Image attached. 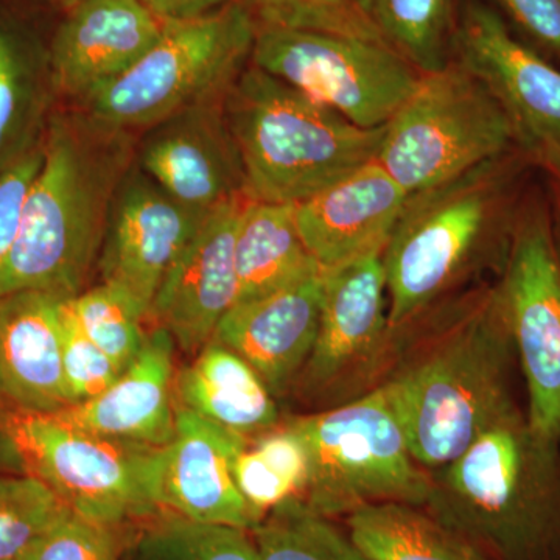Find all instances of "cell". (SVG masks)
Listing matches in <instances>:
<instances>
[{
	"label": "cell",
	"mask_w": 560,
	"mask_h": 560,
	"mask_svg": "<svg viewBox=\"0 0 560 560\" xmlns=\"http://www.w3.org/2000/svg\"><path fill=\"white\" fill-rule=\"evenodd\" d=\"M537 171L522 147L408 197L383 249L390 330L399 334L475 272H501Z\"/></svg>",
	"instance_id": "obj_1"
},
{
	"label": "cell",
	"mask_w": 560,
	"mask_h": 560,
	"mask_svg": "<svg viewBox=\"0 0 560 560\" xmlns=\"http://www.w3.org/2000/svg\"><path fill=\"white\" fill-rule=\"evenodd\" d=\"M136 143L135 132L106 127L77 106L51 110L0 298L83 291L101 257L114 195L135 164Z\"/></svg>",
	"instance_id": "obj_2"
},
{
	"label": "cell",
	"mask_w": 560,
	"mask_h": 560,
	"mask_svg": "<svg viewBox=\"0 0 560 560\" xmlns=\"http://www.w3.org/2000/svg\"><path fill=\"white\" fill-rule=\"evenodd\" d=\"M429 349L381 388L427 471L463 455L511 410L514 341L497 283L455 302Z\"/></svg>",
	"instance_id": "obj_3"
},
{
	"label": "cell",
	"mask_w": 560,
	"mask_h": 560,
	"mask_svg": "<svg viewBox=\"0 0 560 560\" xmlns=\"http://www.w3.org/2000/svg\"><path fill=\"white\" fill-rule=\"evenodd\" d=\"M427 510L492 560L560 559V444L514 405L447 466Z\"/></svg>",
	"instance_id": "obj_4"
},
{
	"label": "cell",
	"mask_w": 560,
	"mask_h": 560,
	"mask_svg": "<svg viewBox=\"0 0 560 560\" xmlns=\"http://www.w3.org/2000/svg\"><path fill=\"white\" fill-rule=\"evenodd\" d=\"M250 200L298 202L377 158L386 127L364 130L254 65L223 102Z\"/></svg>",
	"instance_id": "obj_5"
},
{
	"label": "cell",
	"mask_w": 560,
	"mask_h": 560,
	"mask_svg": "<svg viewBox=\"0 0 560 560\" xmlns=\"http://www.w3.org/2000/svg\"><path fill=\"white\" fill-rule=\"evenodd\" d=\"M256 35L242 2L164 24L161 38L130 70L73 106L106 127L140 135L191 106L223 98L249 65Z\"/></svg>",
	"instance_id": "obj_6"
},
{
	"label": "cell",
	"mask_w": 560,
	"mask_h": 560,
	"mask_svg": "<svg viewBox=\"0 0 560 560\" xmlns=\"http://www.w3.org/2000/svg\"><path fill=\"white\" fill-rule=\"evenodd\" d=\"M308 455L301 497L319 514H350L366 504L427 506L430 471L412 458L381 386L334 410L293 419Z\"/></svg>",
	"instance_id": "obj_7"
},
{
	"label": "cell",
	"mask_w": 560,
	"mask_h": 560,
	"mask_svg": "<svg viewBox=\"0 0 560 560\" xmlns=\"http://www.w3.org/2000/svg\"><path fill=\"white\" fill-rule=\"evenodd\" d=\"M514 147L521 145L506 110L475 73L453 60L420 77L386 125L375 161L410 197Z\"/></svg>",
	"instance_id": "obj_8"
},
{
	"label": "cell",
	"mask_w": 560,
	"mask_h": 560,
	"mask_svg": "<svg viewBox=\"0 0 560 560\" xmlns=\"http://www.w3.org/2000/svg\"><path fill=\"white\" fill-rule=\"evenodd\" d=\"M28 475L90 521L121 526L161 512L158 451L109 440L58 412L13 411L2 420Z\"/></svg>",
	"instance_id": "obj_9"
},
{
	"label": "cell",
	"mask_w": 560,
	"mask_h": 560,
	"mask_svg": "<svg viewBox=\"0 0 560 560\" xmlns=\"http://www.w3.org/2000/svg\"><path fill=\"white\" fill-rule=\"evenodd\" d=\"M526 385L530 427L560 444V232L548 191H526L495 280Z\"/></svg>",
	"instance_id": "obj_10"
},
{
	"label": "cell",
	"mask_w": 560,
	"mask_h": 560,
	"mask_svg": "<svg viewBox=\"0 0 560 560\" xmlns=\"http://www.w3.org/2000/svg\"><path fill=\"white\" fill-rule=\"evenodd\" d=\"M250 65L364 130L386 127L422 73L377 40L257 28Z\"/></svg>",
	"instance_id": "obj_11"
},
{
	"label": "cell",
	"mask_w": 560,
	"mask_h": 560,
	"mask_svg": "<svg viewBox=\"0 0 560 560\" xmlns=\"http://www.w3.org/2000/svg\"><path fill=\"white\" fill-rule=\"evenodd\" d=\"M453 60L495 95L536 167L560 158V68L523 44L485 0H464Z\"/></svg>",
	"instance_id": "obj_12"
},
{
	"label": "cell",
	"mask_w": 560,
	"mask_h": 560,
	"mask_svg": "<svg viewBox=\"0 0 560 560\" xmlns=\"http://www.w3.org/2000/svg\"><path fill=\"white\" fill-rule=\"evenodd\" d=\"M206 215L173 200L135 161L110 205L98 257L102 282L127 291L149 318L162 280Z\"/></svg>",
	"instance_id": "obj_13"
},
{
	"label": "cell",
	"mask_w": 560,
	"mask_h": 560,
	"mask_svg": "<svg viewBox=\"0 0 560 560\" xmlns=\"http://www.w3.org/2000/svg\"><path fill=\"white\" fill-rule=\"evenodd\" d=\"M226 97V95H224ZM223 98L201 103L140 132L136 164L161 189L197 212L248 197L245 171Z\"/></svg>",
	"instance_id": "obj_14"
},
{
	"label": "cell",
	"mask_w": 560,
	"mask_h": 560,
	"mask_svg": "<svg viewBox=\"0 0 560 560\" xmlns=\"http://www.w3.org/2000/svg\"><path fill=\"white\" fill-rule=\"evenodd\" d=\"M248 200L237 198L210 210L151 304L149 318L168 330L184 352H200L237 304L235 238Z\"/></svg>",
	"instance_id": "obj_15"
},
{
	"label": "cell",
	"mask_w": 560,
	"mask_h": 560,
	"mask_svg": "<svg viewBox=\"0 0 560 560\" xmlns=\"http://www.w3.org/2000/svg\"><path fill=\"white\" fill-rule=\"evenodd\" d=\"M393 337L383 250L324 271L318 337L302 370L307 385L326 389L355 381Z\"/></svg>",
	"instance_id": "obj_16"
},
{
	"label": "cell",
	"mask_w": 560,
	"mask_h": 560,
	"mask_svg": "<svg viewBox=\"0 0 560 560\" xmlns=\"http://www.w3.org/2000/svg\"><path fill=\"white\" fill-rule=\"evenodd\" d=\"M246 438L176 405L175 436L158 451L156 501L161 511L208 525H257L235 485L232 463Z\"/></svg>",
	"instance_id": "obj_17"
},
{
	"label": "cell",
	"mask_w": 560,
	"mask_h": 560,
	"mask_svg": "<svg viewBox=\"0 0 560 560\" xmlns=\"http://www.w3.org/2000/svg\"><path fill=\"white\" fill-rule=\"evenodd\" d=\"M164 24L139 0H81L65 11L49 46L57 98L75 105L130 70Z\"/></svg>",
	"instance_id": "obj_18"
},
{
	"label": "cell",
	"mask_w": 560,
	"mask_h": 560,
	"mask_svg": "<svg viewBox=\"0 0 560 560\" xmlns=\"http://www.w3.org/2000/svg\"><path fill=\"white\" fill-rule=\"evenodd\" d=\"M408 194L377 161L294 205L302 242L323 271L385 249Z\"/></svg>",
	"instance_id": "obj_19"
},
{
	"label": "cell",
	"mask_w": 560,
	"mask_h": 560,
	"mask_svg": "<svg viewBox=\"0 0 560 560\" xmlns=\"http://www.w3.org/2000/svg\"><path fill=\"white\" fill-rule=\"evenodd\" d=\"M323 285L320 270L268 296L235 304L210 341L241 355L272 394L282 393L311 359Z\"/></svg>",
	"instance_id": "obj_20"
},
{
	"label": "cell",
	"mask_w": 560,
	"mask_h": 560,
	"mask_svg": "<svg viewBox=\"0 0 560 560\" xmlns=\"http://www.w3.org/2000/svg\"><path fill=\"white\" fill-rule=\"evenodd\" d=\"M50 291L0 298V399L16 411L60 412L70 407L61 355V304Z\"/></svg>",
	"instance_id": "obj_21"
},
{
	"label": "cell",
	"mask_w": 560,
	"mask_h": 560,
	"mask_svg": "<svg viewBox=\"0 0 560 560\" xmlns=\"http://www.w3.org/2000/svg\"><path fill=\"white\" fill-rule=\"evenodd\" d=\"M168 330L156 326L139 355L97 397L58 412L73 425L145 448H162L175 436L172 399L173 349Z\"/></svg>",
	"instance_id": "obj_22"
},
{
	"label": "cell",
	"mask_w": 560,
	"mask_h": 560,
	"mask_svg": "<svg viewBox=\"0 0 560 560\" xmlns=\"http://www.w3.org/2000/svg\"><path fill=\"white\" fill-rule=\"evenodd\" d=\"M175 385L180 407L243 438L278 427L279 411L267 383L219 342L209 341Z\"/></svg>",
	"instance_id": "obj_23"
},
{
	"label": "cell",
	"mask_w": 560,
	"mask_h": 560,
	"mask_svg": "<svg viewBox=\"0 0 560 560\" xmlns=\"http://www.w3.org/2000/svg\"><path fill=\"white\" fill-rule=\"evenodd\" d=\"M55 101L49 51L0 14V173L43 140Z\"/></svg>",
	"instance_id": "obj_24"
},
{
	"label": "cell",
	"mask_w": 560,
	"mask_h": 560,
	"mask_svg": "<svg viewBox=\"0 0 560 560\" xmlns=\"http://www.w3.org/2000/svg\"><path fill=\"white\" fill-rule=\"evenodd\" d=\"M235 267L237 304L268 296L323 270L302 242L294 205L250 198L238 223Z\"/></svg>",
	"instance_id": "obj_25"
},
{
	"label": "cell",
	"mask_w": 560,
	"mask_h": 560,
	"mask_svg": "<svg viewBox=\"0 0 560 560\" xmlns=\"http://www.w3.org/2000/svg\"><path fill=\"white\" fill-rule=\"evenodd\" d=\"M348 534L371 560H492L423 506L375 503L348 514Z\"/></svg>",
	"instance_id": "obj_26"
},
{
	"label": "cell",
	"mask_w": 560,
	"mask_h": 560,
	"mask_svg": "<svg viewBox=\"0 0 560 560\" xmlns=\"http://www.w3.org/2000/svg\"><path fill=\"white\" fill-rule=\"evenodd\" d=\"M464 0H368L383 43L422 75L453 61Z\"/></svg>",
	"instance_id": "obj_27"
},
{
	"label": "cell",
	"mask_w": 560,
	"mask_h": 560,
	"mask_svg": "<svg viewBox=\"0 0 560 560\" xmlns=\"http://www.w3.org/2000/svg\"><path fill=\"white\" fill-rule=\"evenodd\" d=\"M235 485L257 523L291 499H301L308 482V455L296 430L285 427L264 431L235 456Z\"/></svg>",
	"instance_id": "obj_28"
},
{
	"label": "cell",
	"mask_w": 560,
	"mask_h": 560,
	"mask_svg": "<svg viewBox=\"0 0 560 560\" xmlns=\"http://www.w3.org/2000/svg\"><path fill=\"white\" fill-rule=\"evenodd\" d=\"M250 536L259 560H371L349 534L302 499L268 512Z\"/></svg>",
	"instance_id": "obj_29"
},
{
	"label": "cell",
	"mask_w": 560,
	"mask_h": 560,
	"mask_svg": "<svg viewBox=\"0 0 560 560\" xmlns=\"http://www.w3.org/2000/svg\"><path fill=\"white\" fill-rule=\"evenodd\" d=\"M121 560H259L250 530L168 514L125 545Z\"/></svg>",
	"instance_id": "obj_30"
},
{
	"label": "cell",
	"mask_w": 560,
	"mask_h": 560,
	"mask_svg": "<svg viewBox=\"0 0 560 560\" xmlns=\"http://www.w3.org/2000/svg\"><path fill=\"white\" fill-rule=\"evenodd\" d=\"M68 302L88 337L121 372L127 370L139 355L147 337L142 330L147 318L138 302L127 291L106 282L81 291Z\"/></svg>",
	"instance_id": "obj_31"
},
{
	"label": "cell",
	"mask_w": 560,
	"mask_h": 560,
	"mask_svg": "<svg viewBox=\"0 0 560 560\" xmlns=\"http://www.w3.org/2000/svg\"><path fill=\"white\" fill-rule=\"evenodd\" d=\"M72 512L38 478L0 477V560H20Z\"/></svg>",
	"instance_id": "obj_32"
},
{
	"label": "cell",
	"mask_w": 560,
	"mask_h": 560,
	"mask_svg": "<svg viewBox=\"0 0 560 560\" xmlns=\"http://www.w3.org/2000/svg\"><path fill=\"white\" fill-rule=\"evenodd\" d=\"M257 28L329 33L383 43L368 0H241ZM385 44V43H383Z\"/></svg>",
	"instance_id": "obj_33"
},
{
	"label": "cell",
	"mask_w": 560,
	"mask_h": 560,
	"mask_svg": "<svg viewBox=\"0 0 560 560\" xmlns=\"http://www.w3.org/2000/svg\"><path fill=\"white\" fill-rule=\"evenodd\" d=\"M68 300L66 298L61 304V355L66 389L72 407L108 389L121 371L81 329Z\"/></svg>",
	"instance_id": "obj_34"
},
{
	"label": "cell",
	"mask_w": 560,
	"mask_h": 560,
	"mask_svg": "<svg viewBox=\"0 0 560 560\" xmlns=\"http://www.w3.org/2000/svg\"><path fill=\"white\" fill-rule=\"evenodd\" d=\"M120 526L106 525L70 512L20 560H121Z\"/></svg>",
	"instance_id": "obj_35"
},
{
	"label": "cell",
	"mask_w": 560,
	"mask_h": 560,
	"mask_svg": "<svg viewBox=\"0 0 560 560\" xmlns=\"http://www.w3.org/2000/svg\"><path fill=\"white\" fill-rule=\"evenodd\" d=\"M523 44L560 68V0H492Z\"/></svg>",
	"instance_id": "obj_36"
},
{
	"label": "cell",
	"mask_w": 560,
	"mask_h": 560,
	"mask_svg": "<svg viewBox=\"0 0 560 560\" xmlns=\"http://www.w3.org/2000/svg\"><path fill=\"white\" fill-rule=\"evenodd\" d=\"M44 158V138L21 160L0 173V287L20 237L25 200Z\"/></svg>",
	"instance_id": "obj_37"
},
{
	"label": "cell",
	"mask_w": 560,
	"mask_h": 560,
	"mask_svg": "<svg viewBox=\"0 0 560 560\" xmlns=\"http://www.w3.org/2000/svg\"><path fill=\"white\" fill-rule=\"evenodd\" d=\"M162 24L200 20L241 0H139Z\"/></svg>",
	"instance_id": "obj_38"
},
{
	"label": "cell",
	"mask_w": 560,
	"mask_h": 560,
	"mask_svg": "<svg viewBox=\"0 0 560 560\" xmlns=\"http://www.w3.org/2000/svg\"><path fill=\"white\" fill-rule=\"evenodd\" d=\"M537 171L545 176L548 197H550L552 213L560 232V158H550L537 164Z\"/></svg>",
	"instance_id": "obj_39"
},
{
	"label": "cell",
	"mask_w": 560,
	"mask_h": 560,
	"mask_svg": "<svg viewBox=\"0 0 560 560\" xmlns=\"http://www.w3.org/2000/svg\"><path fill=\"white\" fill-rule=\"evenodd\" d=\"M54 5L60 7V9L68 11L72 9V7H75L77 3H80L81 0H50Z\"/></svg>",
	"instance_id": "obj_40"
}]
</instances>
